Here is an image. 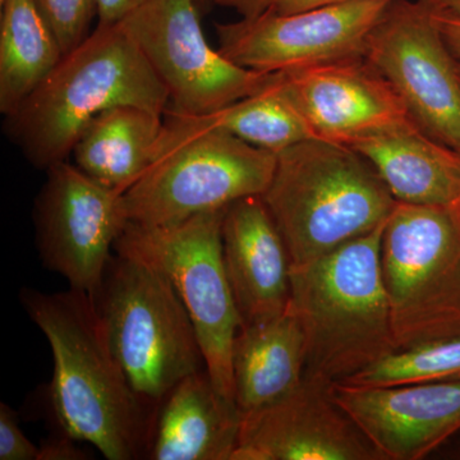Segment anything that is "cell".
Instances as JSON below:
<instances>
[{
	"label": "cell",
	"instance_id": "7a4b0ae2",
	"mask_svg": "<svg viewBox=\"0 0 460 460\" xmlns=\"http://www.w3.org/2000/svg\"><path fill=\"white\" fill-rule=\"evenodd\" d=\"M119 105L165 114L171 99L120 23L98 25L5 117V132L32 166L47 172L71 156L96 115Z\"/></svg>",
	"mask_w": 460,
	"mask_h": 460
},
{
	"label": "cell",
	"instance_id": "5bb4252c",
	"mask_svg": "<svg viewBox=\"0 0 460 460\" xmlns=\"http://www.w3.org/2000/svg\"><path fill=\"white\" fill-rule=\"evenodd\" d=\"M283 75L319 140L350 147L377 136L419 128L392 84L365 56Z\"/></svg>",
	"mask_w": 460,
	"mask_h": 460
},
{
	"label": "cell",
	"instance_id": "4316f807",
	"mask_svg": "<svg viewBox=\"0 0 460 460\" xmlns=\"http://www.w3.org/2000/svg\"><path fill=\"white\" fill-rule=\"evenodd\" d=\"M147 0H96L98 25H115L129 16Z\"/></svg>",
	"mask_w": 460,
	"mask_h": 460
},
{
	"label": "cell",
	"instance_id": "f546056e",
	"mask_svg": "<svg viewBox=\"0 0 460 460\" xmlns=\"http://www.w3.org/2000/svg\"><path fill=\"white\" fill-rule=\"evenodd\" d=\"M220 7L233 9L241 17H255L274 7L278 0H213Z\"/></svg>",
	"mask_w": 460,
	"mask_h": 460
},
{
	"label": "cell",
	"instance_id": "484cf974",
	"mask_svg": "<svg viewBox=\"0 0 460 460\" xmlns=\"http://www.w3.org/2000/svg\"><path fill=\"white\" fill-rule=\"evenodd\" d=\"M72 436L54 435L39 447V460H86L90 456Z\"/></svg>",
	"mask_w": 460,
	"mask_h": 460
},
{
	"label": "cell",
	"instance_id": "d6a6232c",
	"mask_svg": "<svg viewBox=\"0 0 460 460\" xmlns=\"http://www.w3.org/2000/svg\"><path fill=\"white\" fill-rule=\"evenodd\" d=\"M456 210H458V213L460 215V199H459L458 204L456 205Z\"/></svg>",
	"mask_w": 460,
	"mask_h": 460
},
{
	"label": "cell",
	"instance_id": "603a6c76",
	"mask_svg": "<svg viewBox=\"0 0 460 460\" xmlns=\"http://www.w3.org/2000/svg\"><path fill=\"white\" fill-rule=\"evenodd\" d=\"M452 378H460V330L398 349L343 384L392 386Z\"/></svg>",
	"mask_w": 460,
	"mask_h": 460
},
{
	"label": "cell",
	"instance_id": "2e32d148",
	"mask_svg": "<svg viewBox=\"0 0 460 460\" xmlns=\"http://www.w3.org/2000/svg\"><path fill=\"white\" fill-rule=\"evenodd\" d=\"M222 243L242 326L287 313L292 261L261 196L241 199L226 208Z\"/></svg>",
	"mask_w": 460,
	"mask_h": 460
},
{
	"label": "cell",
	"instance_id": "9a60e30c",
	"mask_svg": "<svg viewBox=\"0 0 460 460\" xmlns=\"http://www.w3.org/2000/svg\"><path fill=\"white\" fill-rule=\"evenodd\" d=\"M335 398L385 460H420L460 431V378L392 386L334 383Z\"/></svg>",
	"mask_w": 460,
	"mask_h": 460
},
{
	"label": "cell",
	"instance_id": "3957f363",
	"mask_svg": "<svg viewBox=\"0 0 460 460\" xmlns=\"http://www.w3.org/2000/svg\"><path fill=\"white\" fill-rule=\"evenodd\" d=\"M384 226L292 265L289 310L305 332V374L344 383L398 350L381 275Z\"/></svg>",
	"mask_w": 460,
	"mask_h": 460
},
{
	"label": "cell",
	"instance_id": "6da1fadb",
	"mask_svg": "<svg viewBox=\"0 0 460 460\" xmlns=\"http://www.w3.org/2000/svg\"><path fill=\"white\" fill-rule=\"evenodd\" d=\"M20 301L50 344V404L62 432L108 460L138 458L154 428L148 405L115 358L89 293L25 288Z\"/></svg>",
	"mask_w": 460,
	"mask_h": 460
},
{
	"label": "cell",
	"instance_id": "83f0119b",
	"mask_svg": "<svg viewBox=\"0 0 460 460\" xmlns=\"http://www.w3.org/2000/svg\"><path fill=\"white\" fill-rule=\"evenodd\" d=\"M423 3V2H422ZM445 42L456 59L460 60V18L429 9Z\"/></svg>",
	"mask_w": 460,
	"mask_h": 460
},
{
	"label": "cell",
	"instance_id": "277c9868",
	"mask_svg": "<svg viewBox=\"0 0 460 460\" xmlns=\"http://www.w3.org/2000/svg\"><path fill=\"white\" fill-rule=\"evenodd\" d=\"M292 265L310 262L386 223L396 199L354 148L311 138L277 154L261 196Z\"/></svg>",
	"mask_w": 460,
	"mask_h": 460
},
{
	"label": "cell",
	"instance_id": "1f68e13d",
	"mask_svg": "<svg viewBox=\"0 0 460 460\" xmlns=\"http://www.w3.org/2000/svg\"><path fill=\"white\" fill-rule=\"evenodd\" d=\"M444 445H449V452H447L449 458L460 459V431Z\"/></svg>",
	"mask_w": 460,
	"mask_h": 460
},
{
	"label": "cell",
	"instance_id": "30bf717a",
	"mask_svg": "<svg viewBox=\"0 0 460 460\" xmlns=\"http://www.w3.org/2000/svg\"><path fill=\"white\" fill-rule=\"evenodd\" d=\"M365 57L392 84L420 131L460 153L458 59L428 5L392 0L368 35Z\"/></svg>",
	"mask_w": 460,
	"mask_h": 460
},
{
	"label": "cell",
	"instance_id": "f1b7e54d",
	"mask_svg": "<svg viewBox=\"0 0 460 460\" xmlns=\"http://www.w3.org/2000/svg\"><path fill=\"white\" fill-rule=\"evenodd\" d=\"M375 2V0H278L274 9L278 13H296L307 9L325 7V5L347 4V3Z\"/></svg>",
	"mask_w": 460,
	"mask_h": 460
},
{
	"label": "cell",
	"instance_id": "ffe728a7",
	"mask_svg": "<svg viewBox=\"0 0 460 460\" xmlns=\"http://www.w3.org/2000/svg\"><path fill=\"white\" fill-rule=\"evenodd\" d=\"M163 128L156 111L135 105L107 109L84 127L71 155L91 180L124 195L153 164Z\"/></svg>",
	"mask_w": 460,
	"mask_h": 460
},
{
	"label": "cell",
	"instance_id": "e0dca14e",
	"mask_svg": "<svg viewBox=\"0 0 460 460\" xmlns=\"http://www.w3.org/2000/svg\"><path fill=\"white\" fill-rule=\"evenodd\" d=\"M147 447L151 460H233L241 414L208 370L190 375L160 402Z\"/></svg>",
	"mask_w": 460,
	"mask_h": 460
},
{
	"label": "cell",
	"instance_id": "8fae6325",
	"mask_svg": "<svg viewBox=\"0 0 460 460\" xmlns=\"http://www.w3.org/2000/svg\"><path fill=\"white\" fill-rule=\"evenodd\" d=\"M33 222L42 265L62 275L71 289L93 295L129 220L123 193L66 160L48 169Z\"/></svg>",
	"mask_w": 460,
	"mask_h": 460
},
{
	"label": "cell",
	"instance_id": "d4e9b609",
	"mask_svg": "<svg viewBox=\"0 0 460 460\" xmlns=\"http://www.w3.org/2000/svg\"><path fill=\"white\" fill-rule=\"evenodd\" d=\"M0 460H39V447L23 434L16 411L0 402Z\"/></svg>",
	"mask_w": 460,
	"mask_h": 460
},
{
	"label": "cell",
	"instance_id": "836d02e7",
	"mask_svg": "<svg viewBox=\"0 0 460 460\" xmlns=\"http://www.w3.org/2000/svg\"><path fill=\"white\" fill-rule=\"evenodd\" d=\"M458 71H459V75H460V60L458 59Z\"/></svg>",
	"mask_w": 460,
	"mask_h": 460
},
{
	"label": "cell",
	"instance_id": "9c48e42d",
	"mask_svg": "<svg viewBox=\"0 0 460 460\" xmlns=\"http://www.w3.org/2000/svg\"><path fill=\"white\" fill-rule=\"evenodd\" d=\"M164 84L169 109L205 115L252 95L275 74L235 65L206 40L196 0H147L120 21Z\"/></svg>",
	"mask_w": 460,
	"mask_h": 460
},
{
	"label": "cell",
	"instance_id": "52a82bcc",
	"mask_svg": "<svg viewBox=\"0 0 460 460\" xmlns=\"http://www.w3.org/2000/svg\"><path fill=\"white\" fill-rule=\"evenodd\" d=\"M381 275L396 348L460 330V215L396 201L381 238Z\"/></svg>",
	"mask_w": 460,
	"mask_h": 460
},
{
	"label": "cell",
	"instance_id": "7c38bea8",
	"mask_svg": "<svg viewBox=\"0 0 460 460\" xmlns=\"http://www.w3.org/2000/svg\"><path fill=\"white\" fill-rule=\"evenodd\" d=\"M390 2L347 3L296 13L270 8L259 16L217 23V49L235 65L262 74L363 57L368 35Z\"/></svg>",
	"mask_w": 460,
	"mask_h": 460
},
{
	"label": "cell",
	"instance_id": "4dcf8cb0",
	"mask_svg": "<svg viewBox=\"0 0 460 460\" xmlns=\"http://www.w3.org/2000/svg\"><path fill=\"white\" fill-rule=\"evenodd\" d=\"M432 11L460 18V0H420Z\"/></svg>",
	"mask_w": 460,
	"mask_h": 460
},
{
	"label": "cell",
	"instance_id": "7402d4cb",
	"mask_svg": "<svg viewBox=\"0 0 460 460\" xmlns=\"http://www.w3.org/2000/svg\"><path fill=\"white\" fill-rule=\"evenodd\" d=\"M0 111H16L65 57L33 0H0Z\"/></svg>",
	"mask_w": 460,
	"mask_h": 460
},
{
	"label": "cell",
	"instance_id": "8992f818",
	"mask_svg": "<svg viewBox=\"0 0 460 460\" xmlns=\"http://www.w3.org/2000/svg\"><path fill=\"white\" fill-rule=\"evenodd\" d=\"M275 165L277 154L226 132L174 135L163 128L153 164L124 193L128 220L172 226L262 196Z\"/></svg>",
	"mask_w": 460,
	"mask_h": 460
},
{
	"label": "cell",
	"instance_id": "5b68a950",
	"mask_svg": "<svg viewBox=\"0 0 460 460\" xmlns=\"http://www.w3.org/2000/svg\"><path fill=\"white\" fill-rule=\"evenodd\" d=\"M132 389L160 404L206 363L195 326L171 280L150 263L117 252L90 295Z\"/></svg>",
	"mask_w": 460,
	"mask_h": 460
},
{
	"label": "cell",
	"instance_id": "cb8c5ba5",
	"mask_svg": "<svg viewBox=\"0 0 460 460\" xmlns=\"http://www.w3.org/2000/svg\"><path fill=\"white\" fill-rule=\"evenodd\" d=\"M48 21L65 54L74 50L90 35L96 0H33Z\"/></svg>",
	"mask_w": 460,
	"mask_h": 460
},
{
	"label": "cell",
	"instance_id": "ac0fdd59",
	"mask_svg": "<svg viewBox=\"0 0 460 460\" xmlns=\"http://www.w3.org/2000/svg\"><path fill=\"white\" fill-rule=\"evenodd\" d=\"M307 347L288 307L275 319L242 326L232 350L235 405L241 417L274 404L305 378Z\"/></svg>",
	"mask_w": 460,
	"mask_h": 460
},
{
	"label": "cell",
	"instance_id": "44dd1931",
	"mask_svg": "<svg viewBox=\"0 0 460 460\" xmlns=\"http://www.w3.org/2000/svg\"><path fill=\"white\" fill-rule=\"evenodd\" d=\"M164 129L174 135L223 131L278 154L314 138L301 111L290 96L283 74H275L261 90L205 115H184L166 109Z\"/></svg>",
	"mask_w": 460,
	"mask_h": 460
},
{
	"label": "cell",
	"instance_id": "4fadbf2b",
	"mask_svg": "<svg viewBox=\"0 0 460 460\" xmlns=\"http://www.w3.org/2000/svg\"><path fill=\"white\" fill-rule=\"evenodd\" d=\"M332 385L305 374L290 394L241 417L233 460H385L339 404Z\"/></svg>",
	"mask_w": 460,
	"mask_h": 460
},
{
	"label": "cell",
	"instance_id": "d6986e66",
	"mask_svg": "<svg viewBox=\"0 0 460 460\" xmlns=\"http://www.w3.org/2000/svg\"><path fill=\"white\" fill-rule=\"evenodd\" d=\"M376 169L396 201L456 206L460 199V153L420 128L387 133L350 146Z\"/></svg>",
	"mask_w": 460,
	"mask_h": 460
},
{
	"label": "cell",
	"instance_id": "ba28073f",
	"mask_svg": "<svg viewBox=\"0 0 460 460\" xmlns=\"http://www.w3.org/2000/svg\"><path fill=\"white\" fill-rule=\"evenodd\" d=\"M226 210L165 226L129 222L114 251L150 263L171 280L195 326L208 376L235 404L232 350L242 320L224 265Z\"/></svg>",
	"mask_w": 460,
	"mask_h": 460
}]
</instances>
